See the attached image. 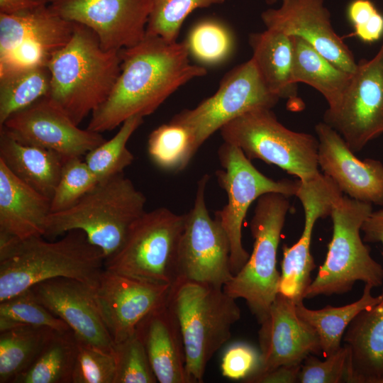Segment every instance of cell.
Returning <instances> with one entry per match:
<instances>
[{"mask_svg":"<svg viewBox=\"0 0 383 383\" xmlns=\"http://www.w3.org/2000/svg\"><path fill=\"white\" fill-rule=\"evenodd\" d=\"M121 72L108 99L91 114L87 129L103 133L133 116L155 112L176 90L206 74L192 65L185 41L170 42L145 34L137 45L120 50Z\"/></svg>","mask_w":383,"mask_h":383,"instance_id":"cell-1","label":"cell"},{"mask_svg":"<svg viewBox=\"0 0 383 383\" xmlns=\"http://www.w3.org/2000/svg\"><path fill=\"white\" fill-rule=\"evenodd\" d=\"M102 251L80 230L60 239H0V302L40 282L68 277L96 287L104 269Z\"/></svg>","mask_w":383,"mask_h":383,"instance_id":"cell-2","label":"cell"},{"mask_svg":"<svg viewBox=\"0 0 383 383\" xmlns=\"http://www.w3.org/2000/svg\"><path fill=\"white\" fill-rule=\"evenodd\" d=\"M75 23L71 39L51 55L47 67L48 96L79 126L109 96L121 60L120 50H104L91 30Z\"/></svg>","mask_w":383,"mask_h":383,"instance_id":"cell-3","label":"cell"},{"mask_svg":"<svg viewBox=\"0 0 383 383\" xmlns=\"http://www.w3.org/2000/svg\"><path fill=\"white\" fill-rule=\"evenodd\" d=\"M145 204V196L122 173L98 182L72 207L52 212L43 237L54 240L80 230L106 259L122 246Z\"/></svg>","mask_w":383,"mask_h":383,"instance_id":"cell-4","label":"cell"},{"mask_svg":"<svg viewBox=\"0 0 383 383\" xmlns=\"http://www.w3.org/2000/svg\"><path fill=\"white\" fill-rule=\"evenodd\" d=\"M235 300L221 287L185 280L172 285L167 301L180 326L188 383L203 382L208 362L231 337L241 315Z\"/></svg>","mask_w":383,"mask_h":383,"instance_id":"cell-5","label":"cell"},{"mask_svg":"<svg viewBox=\"0 0 383 383\" xmlns=\"http://www.w3.org/2000/svg\"><path fill=\"white\" fill-rule=\"evenodd\" d=\"M372 205L343 196L331 213L333 234L323 263L307 288L304 299L341 295L356 282L373 287L383 284V267L372 258L361 238L362 226Z\"/></svg>","mask_w":383,"mask_h":383,"instance_id":"cell-6","label":"cell"},{"mask_svg":"<svg viewBox=\"0 0 383 383\" xmlns=\"http://www.w3.org/2000/svg\"><path fill=\"white\" fill-rule=\"evenodd\" d=\"M287 195L265 194L257 200L250 228L254 239L249 258L223 287L234 299H243L259 324L267 316L277 294L280 272L277 257L290 203Z\"/></svg>","mask_w":383,"mask_h":383,"instance_id":"cell-7","label":"cell"},{"mask_svg":"<svg viewBox=\"0 0 383 383\" xmlns=\"http://www.w3.org/2000/svg\"><path fill=\"white\" fill-rule=\"evenodd\" d=\"M220 131L225 143L240 148L250 160L258 159L274 165L300 181L321 173L317 138L287 128L271 109L249 111L224 125Z\"/></svg>","mask_w":383,"mask_h":383,"instance_id":"cell-8","label":"cell"},{"mask_svg":"<svg viewBox=\"0 0 383 383\" xmlns=\"http://www.w3.org/2000/svg\"><path fill=\"white\" fill-rule=\"evenodd\" d=\"M185 214L160 207L145 211L132 226L120 249L104 260V269L136 279L173 285Z\"/></svg>","mask_w":383,"mask_h":383,"instance_id":"cell-9","label":"cell"},{"mask_svg":"<svg viewBox=\"0 0 383 383\" xmlns=\"http://www.w3.org/2000/svg\"><path fill=\"white\" fill-rule=\"evenodd\" d=\"M223 170L216 172L219 186L228 196V202L215 213L225 231L231 246L230 263L233 276L247 262L250 254L243 248L242 227L253 201L268 193L295 196L298 181L274 180L261 173L238 147L223 143L218 151Z\"/></svg>","mask_w":383,"mask_h":383,"instance_id":"cell-10","label":"cell"},{"mask_svg":"<svg viewBox=\"0 0 383 383\" xmlns=\"http://www.w3.org/2000/svg\"><path fill=\"white\" fill-rule=\"evenodd\" d=\"M209 176L197 183L192 208L185 213L177 259V279L223 288L233 277L231 246L219 221L211 218L205 201ZM176 281V282H177Z\"/></svg>","mask_w":383,"mask_h":383,"instance_id":"cell-11","label":"cell"},{"mask_svg":"<svg viewBox=\"0 0 383 383\" xmlns=\"http://www.w3.org/2000/svg\"><path fill=\"white\" fill-rule=\"evenodd\" d=\"M279 99L267 89L250 59L228 72L211 96L194 109L181 111L171 121L191 132L199 149L228 122L252 109H272Z\"/></svg>","mask_w":383,"mask_h":383,"instance_id":"cell-12","label":"cell"},{"mask_svg":"<svg viewBox=\"0 0 383 383\" xmlns=\"http://www.w3.org/2000/svg\"><path fill=\"white\" fill-rule=\"evenodd\" d=\"M323 122L354 152L383 134V39L372 58L357 62L340 102L325 111Z\"/></svg>","mask_w":383,"mask_h":383,"instance_id":"cell-13","label":"cell"},{"mask_svg":"<svg viewBox=\"0 0 383 383\" xmlns=\"http://www.w3.org/2000/svg\"><path fill=\"white\" fill-rule=\"evenodd\" d=\"M152 0H51L48 6L63 18L83 25L104 50H121L145 36Z\"/></svg>","mask_w":383,"mask_h":383,"instance_id":"cell-14","label":"cell"},{"mask_svg":"<svg viewBox=\"0 0 383 383\" xmlns=\"http://www.w3.org/2000/svg\"><path fill=\"white\" fill-rule=\"evenodd\" d=\"M1 127L19 142L52 150L65 160L106 140L100 133L79 128L48 95L12 114Z\"/></svg>","mask_w":383,"mask_h":383,"instance_id":"cell-15","label":"cell"},{"mask_svg":"<svg viewBox=\"0 0 383 383\" xmlns=\"http://www.w3.org/2000/svg\"><path fill=\"white\" fill-rule=\"evenodd\" d=\"M303 206L304 225L302 233L293 245H284L278 293L295 303L304 299L311 283V272L316 268L311 253L312 234L319 218L330 216L335 204L343 196L337 185L326 175L298 181L296 193Z\"/></svg>","mask_w":383,"mask_h":383,"instance_id":"cell-16","label":"cell"},{"mask_svg":"<svg viewBox=\"0 0 383 383\" xmlns=\"http://www.w3.org/2000/svg\"><path fill=\"white\" fill-rule=\"evenodd\" d=\"M171 287L104 269L94 296L115 344L133 335L140 320L167 301Z\"/></svg>","mask_w":383,"mask_h":383,"instance_id":"cell-17","label":"cell"},{"mask_svg":"<svg viewBox=\"0 0 383 383\" xmlns=\"http://www.w3.org/2000/svg\"><path fill=\"white\" fill-rule=\"evenodd\" d=\"M261 18L267 29L299 37L337 67L355 72L357 62L333 29L323 0H282L278 9L266 10Z\"/></svg>","mask_w":383,"mask_h":383,"instance_id":"cell-18","label":"cell"},{"mask_svg":"<svg viewBox=\"0 0 383 383\" xmlns=\"http://www.w3.org/2000/svg\"><path fill=\"white\" fill-rule=\"evenodd\" d=\"M296 304L277 294L267 318L260 324V362L254 374L284 365H299L311 354L322 355L318 333L299 317Z\"/></svg>","mask_w":383,"mask_h":383,"instance_id":"cell-19","label":"cell"},{"mask_svg":"<svg viewBox=\"0 0 383 383\" xmlns=\"http://www.w3.org/2000/svg\"><path fill=\"white\" fill-rule=\"evenodd\" d=\"M318 162L323 174L351 199L383 206V163L355 156L341 135L326 123L315 126Z\"/></svg>","mask_w":383,"mask_h":383,"instance_id":"cell-20","label":"cell"},{"mask_svg":"<svg viewBox=\"0 0 383 383\" xmlns=\"http://www.w3.org/2000/svg\"><path fill=\"white\" fill-rule=\"evenodd\" d=\"M30 289L40 304L68 325L78 340L114 353L115 343L90 287L72 278L60 277L37 283Z\"/></svg>","mask_w":383,"mask_h":383,"instance_id":"cell-21","label":"cell"},{"mask_svg":"<svg viewBox=\"0 0 383 383\" xmlns=\"http://www.w3.org/2000/svg\"><path fill=\"white\" fill-rule=\"evenodd\" d=\"M135 333L145 348L158 382L188 383L182 334L167 301L144 316Z\"/></svg>","mask_w":383,"mask_h":383,"instance_id":"cell-22","label":"cell"},{"mask_svg":"<svg viewBox=\"0 0 383 383\" xmlns=\"http://www.w3.org/2000/svg\"><path fill=\"white\" fill-rule=\"evenodd\" d=\"M51 199L18 178L0 160V239L44 236Z\"/></svg>","mask_w":383,"mask_h":383,"instance_id":"cell-23","label":"cell"},{"mask_svg":"<svg viewBox=\"0 0 383 383\" xmlns=\"http://www.w3.org/2000/svg\"><path fill=\"white\" fill-rule=\"evenodd\" d=\"M343 340L349 352L348 382L381 383L383 379V298L355 317Z\"/></svg>","mask_w":383,"mask_h":383,"instance_id":"cell-24","label":"cell"},{"mask_svg":"<svg viewBox=\"0 0 383 383\" xmlns=\"http://www.w3.org/2000/svg\"><path fill=\"white\" fill-rule=\"evenodd\" d=\"M75 24L48 4L12 14L0 13V55L22 43L40 45L52 55L71 39Z\"/></svg>","mask_w":383,"mask_h":383,"instance_id":"cell-25","label":"cell"},{"mask_svg":"<svg viewBox=\"0 0 383 383\" xmlns=\"http://www.w3.org/2000/svg\"><path fill=\"white\" fill-rule=\"evenodd\" d=\"M252 60L267 89L279 99L287 100L289 109H301L297 84L293 80L292 37L270 29L250 35Z\"/></svg>","mask_w":383,"mask_h":383,"instance_id":"cell-26","label":"cell"},{"mask_svg":"<svg viewBox=\"0 0 383 383\" xmlns=\"http://www.w3.org/2000/svg\"><path fill=\"white\" fill-rule=\"evenodd\" d=\"M0 160L18 178L50 199L66 161L52 150L19 142L3 127Z\"/></svg>","mask_w":383,"mask_h":383,"instance_id":"cell-27","label":"cell"},{"mask_svg":"<svg viewBox=\"0 0 383 383\" xmlns=\"http://www.w3.org/2000/svg\"><path fill=\"white\" fill-rule=\"evenodd\" d=\"M293 43L292 76L296 84H306L321 94L328 109L340 102L353 74L335 65L311 45L299 37Z\"/></svg>","mask_w":383,"mask_h":383,"instance_id":"cell-28","label":"cell"},{"mask_svg":"<svg viewBox=\"0 0 383 383\" xmlns=\"http://www.w3.org/2000/svg\"><path fill=\"white\" fill-rule=\"evenodd\" d=\"M372 286L365 284L361 297L342 306L328 305L313 310L306 308L303 301L296 304V311L300 318L312 326L318 335L322 355L326 357L341 348V341L348 327L362 311L371 308L383 298L372 294Z\"/></svg>","mask_w":383,"mask_h":383,"instance_id":"cell-29","label":"cell"},{"mask_svg":"<svg viewBox=\"0 0 383 383\" xmlns=\"http://www.w3.org/2000/svg\"><path fill=\"white\" fill-rule=\"evenodd\" d=\"M77 348L71 329L55 331L30 366L12 383H72Z\"/></svg>","mask_w":383,"mask_h":383,"instance_id":"cell-30","label":"cell"},{"mask_svg":"<svg viewBox=\"0 0 383 383\" xmlns=\"http://www.w3.org/2000/svg\"><path fill=\"white\" fill-rule=\"evenodd\" d=\"M55 331L45 326H18L0 331V383H12L25 372Z\"/></svg>","mask_w":383,"mask_h":383,"instance_id":"cell-31","label":"cell"},{"mask_svg":"<svg viewBox=\"0 0 383 383\" xmlns=\"http://www.w3.org/2000/svg\"><path fill=\"white\" fill-rule=\"evenodd\" d=\"M50 90L47 66L0 72V126L14 113L48 96Z\"/></svg>","mask_w":383,"mask_h":383,"instance_id":"cell-32","label":"cell"},{"mask_svg":"<svg viewBox=\"0 0 383 383\" xmlns=\"http://www.w3.org/2000/svg\"><path fill=\"white\" fill-rule=\"evenodd\" d=\"M197 150L191 132L172 121L153 130L148 140L151 161L158 168L169 172L184 170Z\"/></svg>","mask_w":383,"mask_h":383,"instance_id":"cell-33","label":"cell"},{"mask_svg":"<svg viewBox=\"0 0 383 383\" xmlns=\"http://www.w3.org/2000/svg\"><path fill=\"white\" fill-rule=\"evenodd\" d=\"M143 122V118L140 116L129 118L113 137L85 155L84 161L98 182L123 173L132 164L134 155L128 149L127 143Z\"/></svg>","mask_w":383,"mask_h":383,"instance_id":"cell-34","label":"cell"},{"mask_svg":"<svg viewBox=\"0 0 383 383\" xmlns=\"http://www.w3.org/2000/svg\"><path fill=\"white\" fill-rule=\"evenodd\" d=\"M18 326H45L58 331L70 329L37 300L30 288L0 302V331Z\"/></svg>","mask_w":383,"mask_h":383,"instance_id":"cell-35","label":"cell"},{"mask_svg":"<svg viewBox=\"0 0 383 383\" xmlns=\"http://www.w3.org/2000/svg\"><path fill=\"white\" fill-rule=\"evenodd\" d=\"M225 0H152L146 34L177 41L181 27L194 10L220 4Z\"/></svg>","mask_w":383,"mask_h":383,"instance_id":"cell-36","label":"cell"},{"mask_svg":"<svg viewBox=\"0 0 383 383\" xmlns=\"http://www.w3.org/2000/svg\"><path fill=\"white\" fill-rule=\"evenodd\" d=\"M189 55L206 65L225 60L233 50V38L225 26L213 20L198 23L185 41Z\"/></svg>","mask_w":383,"mask_h":383,"instance_id":"cell-37","label":"cell"},{"mask_svg":"<svg viewBox=\"0 0 383 383\" xmlns=\"http://www.w3.org/2000/svg\"><path fill=\"white\" fill-rule=\"evenodd\" d=\"M97 183L95 176L81 157L67 160L51 198V213L72 207Z\"/></svg>","mask_w":383,"mask_h":383,"instance_id":"cell-38","label":"cell"},{"mask_svg":"<svg viewBox=\"0 0 383 383\" xmlns=\"http://www.w3.org/2000/svg\"><path fill=\"white\" fill-rule=\"evenodd\" d=\"M114 383H156L145 348L135 333L114 346Z\"/></svg>","mask_w":383,"mask_h":383,"instance_id":"cell-39","label":"cell"},{"mask_svg":"<svg viewBox=\"0 0 383 383\" xmlns=\"http://www.w3.org/2000/svg\"><path fill=\"white\" fill-rule=\"evenodd\" d=\"M72 383H114L113 354L78 340Z\"/></svg>","mask_w":383,"mask_h":383,"instance_id":"cell-40","label":"cell"},{"mask_svg":"<svg viewBox=\"0 0 383 383\" xmlns=\"http://www.w3.org/2000/svg\"><path fill=\"white\" fill-rule=\"evenodd\" d=\"M348 348L344 345L335 353L320 360L316 355H308L301 365L297 382L340 383L348 382Z\"/></svg>","mask_w":383,"mask_h":383,"instance_id":"cell-41","label":"cell"},{"mask_svg":"<svg viewBox=\"0 0 383 383\" xmlns=\"http://www.w3.org/2000/svg\"><path fill=\"white\" fill-rule=\"evenodd\" d=\"M260 355L252 346L237 343L223 354L221 368L222 374L231 379L243 380L259 368Z\"/></svg>","mask_w":383,"mask_h":383,"instance_id":"cell-42","label":"cell"},{"mask_svg":"<svg viewBox=\"0 0 383 383\" xmlns=\"http://www.w3.org/2000/svg\"><path fill=\"white\" fill-rule=\"evenodd\" d=\"M299 365H284L272 370L253 374L243 379L246 383H295L297 382Z\"/></svg>","mask_w":383,"mask_h":383,"instance_id":"cell-43","label":"cell"},{"mask_svg":"<svg viewBox=\"0 0 383 383\" xmlns=\"http://www.w3.org/2000/svg\"><path fill=\"white\" fill-rule=\"evenodd\" d=\"M361 231L364 234L362 239L365 243L382 244L383 257V208L372 211L364 221Z\"/></svg>","mask_w":383,"mask_h":383,"instance_id":"cell-44","label":"cell"},{"mask_svg":"<svg viewBox=\"0 0 383 383\" xmlns=\"http://www.w3.org/2000/svg\"><path fill=\"white\" fill-rule=\"evenodd\" d=\"M377 11L370 0H353L348 6L347 16L355 28L365 24Z\"/></svg>","mask_w":383,"mask_h":383,"instance_id":"cell-45","label":"cell"},{"mask_svg":"<svg viewBox=\"0 0 383 383\" xmlns=\"http://www.w3.org/2000/svg\"><path fill=\"white\" fill-rule=\"evenodd\" d=\"M353 28V34L361 41L376 42L383 37V15L377 11L365 24Z\"/></svg>","mask_w":383,"mask_h":383,"instance_id":"cell-46","label":"cell"},{"mask_svg":"<svg viewBox=\"0 0 383 383\" xmlns=\"http://www.w3.org/2000/svg\"><path fill=\"white\" fill-rule=\"evenodd\" d=\"M46 4V0H0V13L12 14Z\"/></svg>","mask_w":383,"mask_h":383,"instance_id":"cell-47","label":"cell"},{"mask_svg":"<svg viewBox=\"0 0 383 383\" xmlns=\"http://www.w3.org/2000/svg\"><path fill=\"white\" fill-rule=\"evenodd\" d=\"M48 4L51 1V0H46Z\"/></svg>","mask_w":383,"mask_h":383,"instance_id":"cell-48","label":"cell"},{"mask_svg":"<svg viewBox=\"0 0 383 383\" xmlns=\"http://www.w3.org/2000/svg\"><path fill=\"white\" fill-rule=\"evenodd\" d=\"M275 1V0H270V1Z\"/></svg>","mask_w":383,"mask_h":383,"instance_id":"cell-49","label":"cell"},{"mask_svg":"<svg viewBox=\"0 0 383 383\" xmlns=\"http://www.w3.org/2000/svg\"><path fill=\"white\" fill-rule=\"evenodd\" d=\"M381 383H383V379H382V381L381 382Z\"/></svg>","mask_w":383,"mask_h":383,"instance_id":"cell-50","label":"cell"}]
</instances>
